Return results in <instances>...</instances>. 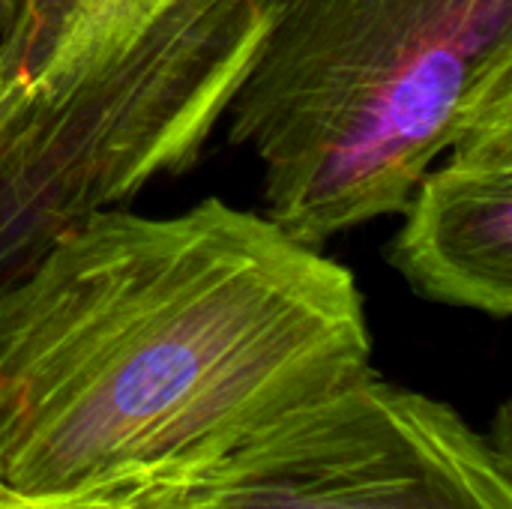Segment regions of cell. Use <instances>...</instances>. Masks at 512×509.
I'll use <instances>...</instances> for the list:
<instances>
[{
  "mask_svg": "<svg viewBox=\"0 0 512 509\" xmlns=\"http://www.w3.org/2000/svg\"><path fill=\"white\" fill-rule=\"evenodd\" d=\"M150 489H156V483H138V480L105 483L75 495H24L3 486L0 509H126Z\"/></svg>",
  "mask_w": 512,
  "mask_h": 509,
  "instance_id": "obj_7",
  "label": "cell"
},
{
  "mask_svg": "<svg viewBox=\"0 0 512 509\" xmlns=\"http://www.w3.org/2000/svg\"><path fill=\"white\" fill-rule=\"evenodd\" d=\"M512 105V0H276L228 114L264 216L306 246L393 216Z\"/></svg>",
  "mask_w": 512,
  "mask_h": 509,
  "instance_id": "obj_2",
  "label": "cell"
},
{
  "mask_svg": "<svg viewBox=\"0 0 512 509\" xmlns=\"http://www.w3.org/2000/svg\"><path fill=\"white\" fill-rule=\"evenodd\" d=\"M126 509H132V507H126Z\"/></svg>",
  "mask_w": 512,
  "mask_h": 509,
  "instance_id": "obj_11",
  "label": "cell"
},
{
  "mask_svg": "<svg viewBox=\"0 0 512 509\" xmlns=\"http://www.w3.org/2000/svg\"><path fill=\"white\" fill-rule=\"evenodd\" d=\"M390 264L438 306L512 312V105L477 120L399 210Z\"/></svg>",
  "mask_w": 512,
  "mask_h": 509,
  "instance_id": "obj_5",
  "label": "cell"
},
{
  "mask_svg": "<svg viewBox=\"0 0 512 509\" xmlns=\"http://www.w3.org/2000/svg\"><path fill=\"white\" fill-rule=\"evenodd\" d=\"M12 12H15V0H0V129L27 102L24 90L9 78V69H6V30H9Z\"/></svg>",
  "mask_w": 512,
  "mask_h": 509,
  "instance_id": "obj_8",
  "label": "cell"
},
{
  "mask_svg": "<svg viewBox=\"0 0 512 509\" xmlns=\"http://www.w3.org/2000/svg\"><path fill=\"white\" fill-rule=\"evenodd\" d=\"M366 369L360 285L324 249L222 198L105 210L0 291V474L180 486Z\"/></svg>",
  "mask_w": 512,
  "mask_h": 509,
  "instance_id": "obj_1",
  "label": "cell"
},
{
  "mask_svg": "<svg viewBox=\"0 0 512 509\" xmlns=\"http://www.w3.org/2000/svg\"><path fill=\"white\" fill-rule=\"evenodd\" d=\"M3 486H6V483H3V474H0V489H3Z\"/></svg>",
  "mask_w": 512,
  "mask_h": 509,
  "instance_id": "obj_10",
  "label": "cell"
},
{
  "mask_svg": "<svg viewBox=\"0 0 512 509\" xmlns=\"http://www.w3.org/2000/svg\"><path fill=\"white\" fill-rule=\"evenodd\" d=\"M132 509H192L180 495L174 486H159V489H150L147 495H141Z\"/></svg>",
  "mask_w": 512,
  "mask_h": 509,
  "instance_id": "obj_9",
  "label": "cell"
},
{
  "mask_svg": "<svg viewBox=\"0 0 512 509\" xmlns=\"http://www.w3.org/2000/svg\"><path fill=\"white\" fill-rule=\"evenodd\" d=\"M174 489L192 509H512L510 432L366 369Z\"/></svg>",
  "mask_w": 512,
  "mask_h": 509,
  "instance_id": "obj_4",
  "label": "cell"
},
{
  "mask_svg": "<svg viewBox=\"0 0 512 509\" xmlns=\"http://www.w3.org/2000/svg\"><path fill=\"white\" fill-rule=\"evenodd\" d=\"M177 0H15L6 69L24 96L54 93L141 36Z\"/></svg>",
  "mask_w": 512,
  "mask_h": 509,
  "instance_id": "obj_6",
  "label": "cell"
},
{
  "mask_svg": "<svg viewBox=\"0 0 512 509\" xmlns=\"http://www.w3.org/2000/svg\"><path fill=\"white\" fill-rule=\"evenodd\" d=\"M276 0H177L123 51L30 96L0 129V291L90 216L192 168Z\"/></svg>",
  "mask_w": 512,
  "mask_h": 509,
  "instance_id": "obj_3",
  "label": "cell"
}]
</instances>
